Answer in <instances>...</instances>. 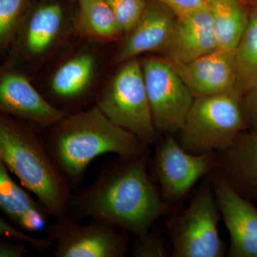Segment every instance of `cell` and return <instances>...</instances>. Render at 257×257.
<instances>
[{"mask_svg": "<svg viewBox=\"0 0 257 257\" xmlns=\"http://www.w3.org/2000/svg\"><path fill=\"white\" fill-rule=\"evenodd\" d=\"M247 128L236 92L194 98L177 141L186 152L201 155L229 147Z\"/></svg>", "mask_w": 257, "mask_h": 257, "instance_id": "277c9868", "label": "cell"}, {"mask_svg": "<svg viewBox=\"0 0 257 257\" xmlns=\"http://www.w3.org/2000/svg\"><path fill=\"white\" fill-rule=\"evenodd\" d=\"M0 111L2 114L36 124L43 130L69 114L49 102L25 76L13 72L1 75Z\"/></svg>", "mask_w": 257, "mask_h": 257, "instance_id": "7c38bea8", "label": "cell"}, {"mask_svg": "<svg viewBox=\"0 0 257 257\" xmlns=\"http://www.w3.org/2000/svg\"><path fill=\"white\" fill-rule=\"evenodd\" d=\"M170 64L194 98L236 92L234 52L218 49L188 63Z\"/></svg>", "mask_w": 257, "mask_h": 257, "instance_id": "5bb4252c", "label": "cell"}, {"mask_svg": "<svg viewBox=\"0 0 257 257\" xmlns=\"http://www.w3.org/2000/svg\"><path fill=\"white\" fill-rule=\"evenodd\" d=\"M34 0H0V44L3 49L18 36Z\"/></svg>", "mask_w": 257, "mask_h": 257, "instance_id": "7402d4cb", "label": "cell"}, {"mask_svg": "<svg viewBox=\"0 0 257 257\" xmlns=\"http://www.w3.org/2000/svg\"><path fill=\"white\" fill-rule=\"evenodd\" d=\"M95 67V59L90 54L74 56L52 75L51 92L57 99L68 104L81 100L90 87Z\"/></svg>", "mask_w": 257, "mask_h": 257, "instance_id": "ac0fdd59", "label": "cell"}, {"mask_svg": "<svg viewBox=\"0 0 257 257\" xmlns=\"http://www.w3.org/2000/svg\"><path fill=\"white\" fill-rule=\"evenodd\" d=\"M219 165L217 152L192 155L181 147L174 135L161 138L152 162L153 175L167 202L185 197L199 179Z\"/></svg>", "mask_w": 257, "mask_h": 257, "instance_id": "ba28073f", "label": "cell"}, {"mask_svg": "<svg viewBox=\"0 0 257 257\" xmlns=\"http://www.w3.org/2000/svg\"><path fill=\"white\" fill-rule=\"evenodd\" d=\"M11 172L0 162V208L17 227L28 231H39L48 224L50 213L31 197L28 189L12 177Z\"/></svg>", "mask_w": 257, "mask_h": 257, "instance_id": "e0dca14e", "label": "cell"}, {"mask_svg": "<svg viewBox=\"0 0 257 257\" xmlns=\"http://www.w3.org/2000/svg\"><path fill=\"white\" fill-rule=\"evenodd\" d=\"M121 35H127L143 15L149 0H106Z\"/></svg>", "mask_w": 257, "mask_h": 257, "instance_id": "603a6c76", "label": "cell"}, {"mask_svg": "<svg viewBox=\"0 0 257 257\" xmlns=\"http://www.w3.org/2000/svg\"><path fill=\"white\" fill-rule=\"evenodd\" d=\"M141 64L155 127L160 135L178 134L194 96L164 57L149 56Z\"/></svg>", "mask_w": 257, "mask_h": 257, "instance_id": "52a82bcc", "label": "cell"}, {"mask_svg": "<svg viewBox=\"0 0 257 257\" xmlns=\"http://www.w3.org/2000/svg\"><path fill=\"white\" fill-rule=\"evenodd\" d=\"M148 162L149 155L106 162L92 184L72 189L68 217L99 219L136 237L148 234L159 218L172 211L147 172Z\"/></svg>", "mask_w": 257, "mask_h": 257, "instance_id": "6da1fadb", "label": "cell"}, {"mask_svg": "<svg viewBox=\"0 0 257 257\" xmlns=\"http://www.w3.org/2000/svg\"><path fill=\"white\" fill-rule=\"evenodd\" d=\"M214 197L230 236L229 256L257 257V209L238 194L218 171Z\"/></svg>", "mask_w": 257, "mask_h": 257, "instance_id": "30bf717a", "label": "cell"}, {"mask_svg": "<svg viewBox=\"0 0 257 257\" xmlns=\"http://www.w3.org/2000/svg\"><path fill=\"white\" fill-rule=\"evenodd\" d=\"M66 15L63 0L33 1L17 36L20 53L33 60L48 55L62 37Z\"/></svg>", "mask_w": 257, "mask_h": 257, "instance_id": "8fae6325", "label": "cell"}, {"mask_svg": "<svg viewBox=\"0 0 257 257\" xmlns=\"http://www.w3.org/2000/svg\"><path fill=\"white\" fill-rule=\"evenodd\" d=\"M177 18L165 5L149 0L143 15L126 35L115 62L124 63L145 52H160L170 39Z\"/></svg>", "mask_w": 257, "mask_h": 257, "instance_id": "9a60e30c", "label": "cell"}, {"mask_svg": "<svg viewBox=\"0 0 257 257\" xmlns=\"http://www.w3.org/2000/svg\"><path fill=\"white\" fill-rule=\"evenodd\" d=\"M219 208L210 185H204L188 207L169 219L175 257H221L224 244L218 231Z\"/></svg>", "mask_w": 257, "mask_h": 257, "instance_id": "8992f818", "label": "cell"}, {"mask_svg": "<svg viewBox=\"0 0 257 257\" xmlns=\"http://www.w3.org/2000/svg\"><path fill=\"white\" fill-rule=\"evenodd\" d=\"M0 234L6 238H13L21 241H27L31 244L37 251L42 253H47L52 251L55 246V241L49 236L44 239L32 238L14 227L4 218L0 217Z\"/></svg>", "mask_w": 257, "mask_h": 257, "instance_id": "d4e9b609", "label": "cell"}, {"mask_svg": "<svg viewBox=\"0 0 257 257\" xmlns=\"http://www.w3.org/2000/svg\"><path fill=\"white\" fill-rule=\"evenodd\" d=\"M42 130L29 121L2 114L0 162L54 219H66L73 189L49 152Z\"/></svg>", "mask_w": 257, "mask_h": 257, "instance_id": "3957f363", "label": "cell"}, {"mask_svg": "<svg viewBox=\"0 0 257 257\" xmlns=\"http://www.w3.org/2000/svg\"><path fill=\"white\" fill-rule=\"evenodd\" d=\"M28 249L23 243L12 240H0V257H26Z\"/></svg>", "mask_w": 257, "mask_h": 257, "instance_id": "83f0119b", "label": "cell"}, {"mask_svg": "<svg viewBox=\"0 0 257 257\" xmlns=\"http://www.w3.org/2000/svg\"><path fill=\"white\" fill-rule=\"evenodd\" d=\"M96 104L108 119L147 146H155L162 138L152 119L141 62L135 58L123 63Z\"/></svg>", "mask_w": 257, "mask_h": 257, "instance_id": "5b68a950", "label": "cell"}, {"mask_svg": "<svg viewBox=\"0 0 257 257\" xmlns=\"http://www.w3.org/2000/svg\"><path fill=\"white\" fill-rule=\"evenodd\" d=\"M217 153L218 170L229 185L245 199L257 202V131L243 132Z\"/></svg>", "mask_w": 257, "mask_h": 257, "instance_id": "2e32d148", "label": "cell"}, {"mask_svg": "<svg viewBox=\"0 0 257 257\" xmlns=\"http://www.w3.org/2000/svg\"><path fill=\"white\" fill-rule=\"evenodd\" d=\"M126 233L99 219L81 224L67 217L49 224L47 236L55 241L56 257H124L128 248Z\"/></svg>", "mask_w": 257, "mask_h": 257, "instance_id": "9c48e42d", "label": "cell"}, {"mask_svg": "<svg viewBox=\"0 0 257 257\" xmlns=\"http://www.w3.org/2000/svg\"><path fill=\"white\" fill-rule=\"evenodd\" d=\"M73 27L80 36L97 41H114L121 36L106 0H77Z\"/></svg>", "mask_w": 257, "mask_h": 257, "instance_id": "d6986e66", "label": "cell"}, {"mask_svg": "<svg viewBox=\"0 0 257 257\" xmlns=\"http://www.w3.org/2000/svg\"><path fill=\"white\" fill-rule=\"evenodd\" d=\"M241 106L247 128L257 131V87L241 96Z\"/></svg>", "mask_w": 257, "mask_h": 257, "instance_id": "4316f807", "label": "cell"}, {"mask_svg": "<svg viewBox=\"0 0 257 257\" xmlns=\"http://www.w3.org/2000/svg\"><path fill=\"white\" fill-rule=\"evenodd\" d=\"M44 138L72 189L82 183L88 167L101 155L113 153L133 160L150 154L149 147L136 135L115 124L96 106L69 113L46 128Z\"/></svg>", "mask_w": 257, "mask_h": 257, "instance_id": "7a4b0ae2", "label": "cell"}, {"mask_svg": "<svg viewBox=\"0 0 257 257\" xmlns=\"http://www.w3.org/2000/svg\"><path fill=\"white\" fill-rule=\"evenodd\" d=\"M243 3H248V4L256 5L257 4V0H242Z\"/></svg>", "mask_w": 257, "mask_h": 257, "instance_id": "f1b7e54d", "label": "cell"}, {"mask_svg": "<svg viewBox=\"0 0 257 257\" xmlns=\"http://www.w3.org/2000/svg\"><path fill=\"white\" fill-rule=\"evenodd\" d=\"M219 49L210 7L177 17L170 39L161 51L172 64H184Z\"/></svg>", "mask_w": 257, "mask_h": 257, "instance_id": "4fadbf2b", "label": "cell"}, {"mask_svg": "<svg viewBox=\"0 0 257 257\" xmlns=\"http://www.w3.org/2000/svg\"><path fill=\"white\" fill-rule=\"evenodd\" d=\"M170 8L177 17L184 16L210 5L211 0H155Z\"/></svg>", "mask_w": 257, "mask_h": 257, "instance_id": "484cf974", "label": "cell"}, {"mask_svg": "<svg viewBox=\"0 0 257 257\" xmlns=\"http://www.w3.org/2000/svg\"><path fill=\"white\" fill-rule=\"evenodd\" d=\"M133 249L135 257H165L169 255L168 248L163 239L156 233L150 232L141 237H137Z\"/></svg>", "mask_w": 257, "mask_h": 257, "instance_id": "cb8c5ba5", "label": "cell"}, {"mask_svg": "<svg viewBox=\"0 0 257 257\" xmlns=\"http://www.w3.org/2000/svg\"><path fill=\"white\" fill-rule=\"evenodd\" d=\"M242 0H211L213 26L219 50L234 52L246 27L249 12Z\"/></svg>", "mask_w": 257, "mask_h": 257, "instance_id": "ffe728a7", "label": "cell"}, {"mask_svg": "<svg viewBox=\"0 0 257 257\" xmlns=\"http://www.w3.org/2000/svg\"><path fill=\"white\" fill-rule=\"evenodd\" d=\"M236 88L239 96L257 87V4L249 12L247 27L234 51Z\"/></svg>", "mask_w": 257, "mask_h": 257, "instance_id": "44dd1931", "label": "cell"}]
</instances>
